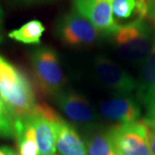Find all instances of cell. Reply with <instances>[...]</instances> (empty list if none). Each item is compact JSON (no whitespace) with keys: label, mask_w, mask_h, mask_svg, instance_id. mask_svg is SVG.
I'll return each instance as SVG.
<instances>
[{"label":"cell","mask_w":155,"mask_h":155,"mask_svg":"<svg viewBox=\"0 0 155 155\" xmlns=\"http://www.w3.org/2000/svg\"><path fill=\"white\" fill-rule=\"evenodd\" d=\"M16 116L0 97V139L15 137Z\"/></svg>","instance_id":"cell-16"},{"label":"cell","mask_w":155,"mask_h":155,"mask_svg":"<svg viewBox=\"0 0 155 155\" xmlns=\"http://www.w3.org/2000/svg\"><path fill=\"white\" fill-rule=\"evenodd\" d=\"M85 142L89 155H117L110 130L97 125L85 127Z\"/></svg>","instance_id":"cell-13"},{"label":"cell","mask_w":155,"mask_h":155,"mask_svg":"<svg viewBox=\"0 0 155 155\" xmlns=\"http://www.w3.org/2000/svg\"><path fill=\"white\" fill-rule=\"evenodd\" d=\"M117 155H124V154H122V153H121L120 151H118V149H117Z\"/></svg>","instance_id":"cell-24"},{"label":"cell","mask_w":155,"mask_h":155,"mask_svg":"<svg viewBox=\"0 0 155 155\" xmlns=\"http://www.w3.org/2000/svg\"><path fill=\"white\" fill-rule=\"evenodd\" d=\"M0 155H19L16 150L6 146H0Z\"/></svg>","instance_id":"cell-19"},{"label":"cell","mask_w":155,"mask_h":155,"mask_svg":"<svg viewBox=\"0 0 155 155\" xmlns=\"http://www.w3.org/2000/svg\"><path fill=\"white\" fill-rule=\"evenodd\" d=\"M56 150L61 155H88L86 145L75 127L61 116L56 123Z\"/></svg>","instance_id":"cell-12"},{"label":"cell","mask_w":155,"mask_h":155,"mask_svg":"<svg viewBox=\"0 0 155 155\" xmlns=\"http://www.w3.org/2000/svg\"><path fill=\"white\" fill-rule=\"evenodd\" d=\"M17 1H21V2L28 3V2H34V1H36V0H17Z\"/></svg>","instance_id":"cell-23"},{"label":"cell","mask_w":155,"mask_h":155,"mask_svg":"<svg viewBox=\"0 0 155 155\" xmlns=\"http://www.w3.org/2000/svg\"><path fill=\"white\" fill-rule=\"evenodd\" d=\"M54 33L62 43L70 47L93 44L101 35L91 22L74 11L61 15L56 20Z\"/></svg>","instance_id":"cell-4"},{"label":"cell","mask_w":155,"mask_h":155,"mask_svg":"<svg viewBox=\"0 0 155 155\" xmlns=\"http://www.w3.org/2000/svg\"><path fill=\"white\" fill-rule=\"evenodd\" d=\"M45 31L43 23L36 20H30L22 25L20 28L14 29L8 34V36L12 40L24 44H39L41 38Z\"/></svg>","instance_id":"cell-15"},{"label":"cell","mask_w":155,"mask_h":155,"mask_svg":"<svg viewBox=\"0 0 155 155\" xmlns=\"http://www.w3.org/2000/svg\"><path fill=\"white\" fill-rule=\"evenodd\" d=\"M34 75L41 91L54 97L64 90L65 76L59 54L48 46L40 47L30 54Z\"/></svg>","instance_id":"cell-3"},{"label":"cell","mask_w":155,"mask_h":155,"mask_svg":"<svg viewBox=\"0 0 155 155\" xmlns=\"http://www.w3.org/2000/svg\"><path fill=\"white\" fill-rule=\"evenodd\" d=\"M15 137L18 154L40 155L35 132L28 115L17 116L15 119Z\"/></svg>","instance_id":"cell-14"},{"label":"cell","mask_w":155,"mask_h":155,"mask_svg":"<svg viewBox=\"0 0 155 155\" xmlns=\"http://www.w3.org/2000/svg\"><path fill=\"white\" fill-rule=\"evenodd\" d=\"M137 99L144 107V120L155 123V40L147 60L142 65L136 86Z\"/></svg>","instance_id":"cell-10"},{"label":"cell","mask_w":155,"mask_h":155,"mask_svg":"<svg viewBox=\"0 0 155 155\" xmlns=\"http://www.w3.org/2000/svg\"><path fill=\"white\" fill-rule=\"evenodd\" d=\"M147 5H148V11L150 9L155 8V0H147Z\"/></svg>","instance_id":"cell-22"},{"label":"cell","mask_w":155,"mask_h":155,"mask_svg":"<svg viewBox=\"0 0 155 155\" xmlns=\"http://www.w3.org/2000/svg\"><path fill=\"white\" fill-rule=\"evenodd\" d=\"M72 11L90 22L101 35H114L120 24L114 19L112 0H72Z\"/></svg>","instance_id":"cell-6"},{"label":"cell","mask_w":155,"mask_h":155,"mask_svg":"<svg viewBox=\"0 0 155 155\" xmlns=\"http://www.w3.org/2000/svg\"><path fill=\"white\" fill-rule=\"evenodd\" d=\"M52 155H57V154H55V153H54V154H52Z\"/></svg>","instance_id":"cell-26"},{"label":"cell","mask_w":155,"mask_h":155,"mask_svg":"<svg viewBox=\"0 0 155 155\" xmlns=\"http://www.w3.org/2000/svg\"><path fill=\"white\" fill-rule=\"evenodd\" d=\"M57 107L72 122L88 127L96 120L94 110L82 94L75 91L63 90L54 97Z\"/></svg>","instance_id":"cell-9"},{"label":"cell","mask_w":155,"mask_h":155,"mask_svg":"<svg viewBox=\"0 0 155 155\" xmlns=\"http://www.w3.org/2000/svg\"><path fill=\"white\" fill-rule=\"evenodd\" d=\"M100 113L107 120L119 124L140 120L141 110L138 101L131 95H115L101 103Z\"/></svg>","instance_id":"cell-11"},{"label":"cell","mask_w":155,"mask_h":155,"mask_svg":"<svg viewBox=\"0 0 155 155\" xmlns=\"http://www.w3.org/2000/svg\"><path fill=\"white\" fill-rule=\"evenodd\" d=\"M112 12L118 19H128L134 15L135 19H140L137 0H112Z\"/></svg>","instance_id":"cell-17"},{"label":"cell","mask_w":155,"mask_h":155,"mask_svg":"<svg viewBox=\"0 0 155 155\" xmlns=\"http://www.w3.org/2000/svg\"><path fill=\"white\" fill-rule=\"evenodd\" d=\"M113 36L122 58L138 66L147 60L155 40L145 19H136L121 25Z\"/></svg>","instance_id":"cell-2"},{"label":"cell","mask_w":155,"mask_h":155,"mask_svg":"<svg viewBox=\"0 0 155 155\" xmlns=\"http://www.w3.org/2000/svg\"><path fill=\"white\" fill-rule=\"evenodd\" d=\"M45 1H50V0H45Z\"/></svg>","instance_id":"cell-25"},{"label":"cell","mask_w":155,"mask_h":155,"mask_svg":"<svg viewBox=\"0 0 155 155\" xmlns=\"http://www.w3.org/2000/svg\"><path fill=\"white\" fill-rule=\"evenodd\" d=\"M3 22H4V12L0 7V42L3 41Z\"/></svg>","instance_id":"cell-20"},{"label":"cell","mask_w":155,"mask_h":155,"mask_svg":"<svg viewBox=\"0 0 155 155\" xmlns=\"http://www.w3.org/2000/svg\"><path fill=\"white\" fill-rule=\"evenodd\" d=\"M0 97L15 116L31 113L36 106L33 86L24 73L0 56Z\"/></svg>","instance_id":"cell-1"},{"label":"cell","mask_w":155,"mask_h":155,"mask_svg":"<svg viewBox=\"0 0 155 155\" xmlns=\"http://www.w3.org/2000/svg\"><path fill=\"white\" fill-rule=\"evenodd\" d=\"M35 132L40 155H52L56 152V123L60 115L50 106L36 104L28 114Z\"/></svg>","instance_id":"cell-7"},{"label":"cell","mask_w":155,"mask_h":155,"mask_svg":"<svg viewBox=\"0 0 155 155\" xmlns=\"http://www.w3.org/2000/svg\"><path fill=\"white\" fill-rule=\"evenodd\" d=\"M145 122H146L147 129H148V137H149L151 150H152L153 155H155V123L147 122L146 121H145Z\"/></svg>","instance_id":"cell-18"},{"label":"cell","mask_w":155,"mask_h":155,"mask_svg":"<svg viewBox=\"0 0 155 155\" xmlns=\"http://www.w3.org/2000/svg\"><path fill=\"white\" fill-rule=\"evenodd\" d=\"M94 70L98 80L115 95H131L136 89L137 82L134 78L106 56L95 58Z\"/></svg>","instance_id":"cell-8"},{"label":"cell","mask_w":155,"mask_h":155,"mask_svg":"<svg viewBox=\"0 0 155 155\" xmlns=\"http://www.w3.org/2000/svg\"><path fill=\"white\" fill-rule=\"evenodd\" d=\"M116 148L124 155H153L144 120L119 123L110 129Z\"/></svg>","instance_id":"cell-5"},{"label":"cell","mask_w":155,"mask_h":155,"mask_svg":"<svg viewBox=\"0 0 155 155\" xmlns=\"http://www.w3.org/2000/svg\"><path fill=\"white\" fill-rule=\"evenodd\" d=\"M147 17H149L150 20L153 22V25L155 26V8L153 9H150L148 11V14H147Z\"/></svg>","instance_id":"cell-21"}]
</instances>
